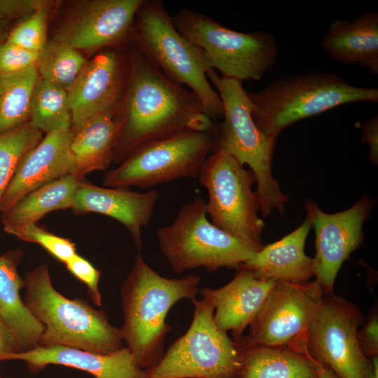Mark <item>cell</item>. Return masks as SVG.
Returning a JSON list of instances; mask_svg holds the SVG:
<instances>
[{
	"mask_svg": "<svg viewBox=\"0 0 378 378\" xmlns=\"http://www.w3.org/2000/svg\"><path fill=\"white\" fill-rule=\"evenodd\" d=\"M205 113L198 97L150 64L134 45L130 69L117 116L121 126L115 162L139 145L183 130Z\"/></svg>",
	"mask_w": 378,
	"mask_h": 378,
	"instance_id": "1",
	"label": "cell"
},
{
	"mask_svg": "<svg viewBox=\"0 0 378 378\" xmlns=\"http://www.w3.org/2000/svg\"><path fill=\"white\" fill-rule=\"evenodd\" d=\"M199 276L166 278L153 270L138 253L120 286L122 340L136 365L148 370L164 354V342L172 326L166 322L169 309L178 301H191L200 293Z\"/></svg>",
	"mask_w": 378,
	"mask_h": 378,
	"instance_id": "2",
	"label": "cell"
},
{
	"mask_svg": "<svg viewBox=\"0 0 378 378\" xmlns=\"http://www.w3.org/2000/svg\"><path fill=\"white\" fill-rule=\"evenodd\" d=\"M24 302L43 325L38 346H62L100 354L122 347L120 328L112 325L106 312L80 298L69 299L52 285L49 266L43 262L23 279Z\"/></svg>",
	"mask_w": 378,
	"mask_h": 378,
	"instance_id": "3",
	"label": "cell"
},
{
	"mask_svg": "<svg viewBox=\"0 0 378 378\" xmlns=\"http://www.w3.org/2000/svg\"><path fill=\"white\" fill-rule=\"evenodd\" d=\"M248 96L258 128L276 139L290 125L335 107L377 103L378 89L352 85L335 73L310 71L275 79Z\"/></svg>",
	"mask_w": 378,
	"mask_h": 378,
	"instance_id": "4",
	"label": "cell"
},
{
	"mask_svg": "<svg viewBox=\"0 0 378 378\" xmlns=\"http://www.w3.org/2000/svg\"><path fill=\"white\" fill-rule=\"evenodd\" d=\"M206 76L217 89L223 106V121L218 123L216 150L228 153L241 165L250 167L264 217L270 216L274 209L282 215L288 196L281 191L272 173L276 139L258 128L241 81L220 76L212 69Z\"/></svg>",
	"mask_w": 378,
	"mask_h": 378,
	"instance_id": "5",
	"label": "cell"
},
{
	"mask_svg": "<svg viewBox=\"0 0 378 378\" xmlns=\"http://www.w3.org/2000/svg\"><path fill=\"white\" fill-rule=\"evenodd\" d=\"M134 46L172 80L188 86L212 120L223 118V106L207 78L210 67L203 51L176 29L160 0H143L135 18Z\"/></svg>",
	"mask_w": 378,
	"mask_h": 378,
	"instance_id": "6",
	"label": "cell"
},
{
	"mask_svg": "<svg viewBox=\"0 0 378 378\" xmlns=\"http://www.w3.org/2000/svg\"><path fill=\"white\" fill-rule=\"evenodd\" d=\"M205 203L197 195L182 206L171 225L157 230L160 251L176 274L200 267L210 272L223 267L237 270L264 246L216 227L208 219Z\"/></svg>",
	"mask_w": 378,
	"mask_h": 378,
	"instance_id": "7",
	"label": "cell"
},
{
	"mask_svg": "<svg viewBox=\"0 0 378 378\" xmlns=\"http://www.w3.org/2000/svg\"><path fill=\"white\" fill-rule=\"evenodd\" d=\"M172 20L178 31L203 51L210 67L222 77L258 81L277 59L276 41L267 31H237L189 8Z\"/></svg>",
	"mask_w": 378,
	"mask_h": 378,
	"instance_id": "8",
	"label": "cell"
},
{
	"mask_svg": "<svg viewBox=\"0 0 378 378\" xmlns=\"http://www.w3.org/2000/svg\"><path fill=\"white\" fill-rule=\"evenodd\" d=\"M218 123L206 132L183 129L146 141L134 148L116 168L108 171V188H149L181 178L197 177L216 150Z\"/></svg>",
	"mask_w": 378,
	"mask_h": 378,
	"instance_id": "9",
	"label": "cell"
},
{
	"mask_svg": "<svg viewBox=\"0 0 378 378\" xmlns=\"http://www.w3.org/2000/svg\"><path fill=\"white\" fill-rule=\"evenodd\" d=\"M192 322L172 342L160 361L146 370V378H238L242 349L214 321V307L207 296L192 300Z\"/></svg>",
	"mask_w": 378,
	"mask_h": 378,
	"instance_id": "10",
	"label": "cell"
},
{
	"mask_svg": "<svg viewBox=\"0 0 378 378\" xmlns=\"http://www.w3.org/2000/svg\"><path fill=\"white\" fill-rule=\"evenodd\" d=\"M197 176L208 192L205 209L211 222L235 237L262 244L265 224L258 215L260 205L252 189L255 183L252 172L228 153L216 150L208 156Z\"/></svg>",
	"mask_w": 378,
	"mask_h": 378,
	"instance_id": "11",
	"label": "cell"
},
{
	"mask_svg": "<svg viewBox=\"0 0 378 378\" xmlns=\"http://www.w3.org/2000/svg\"><path fill=\"white\" fill-rule=\"evenodd\" d=\"M363 322L352 302L332 295L323 297L306 335V355L338 378H369L371 360L357 337Z\"/></svg>",
	"mask_w": 378,
	"mask_h": 378,
	"instance_id": "12",
	"label": "cell"
},
{
	"mask_svg": "<svg viewBox=\"0 0 378 378\" xmlns=\"http://www.w3.org/2000/svg\"><path fill=\"white\" fill-rule=\"evenodd\" d=\"M323 295L316 281H278L246 340L254 345L284 346L306 355V335Z\"/></svg>",
	"mask_w": 378,
	"mask_h": 378,
	"instance_id": "13",
	"label": "cell"
},
{
	"mask_svg": "<svg viewBox=\"0 0 378 378\" xmlns=\"http://www.w3.org/2000/svg\"><path fill=\"white\" fill-rule=\"evenodd\" d=\"M304 205L315 230V281L323 294L331 295L342 265L363 243V225L370 216L373 201L365 195L349 209L335 214L322 211L310 200Z\"/></svg>",
	"mask_w": 378,
	"mask_h": 378,
	"instance_id": "14",
	"label": "cell"
},
{
	"mask_svg": "<svg viewBox=\"0 0 378 378\" xmlns=\"http://www.w3.org/2000/svg\"><path fill=\"white\" fill-rule=\"evenodd\" d=\"M143 0L83 1L59 28L54 39L76 50L95 51L136 38V14Z\"/></svg>",
	"mask_w": 378,
	"mask_h": 378,
	"instance_id": "15",
	"label": "cell"
},
{
	"mask_svg": "<svg viewBox=\"0 0 378 378\" xmlns=\"http://www.w3.org/2000/svg\"><path fill=\"white\" fill-rule=\"evenodd\" d=\"M130 69V59L117 50L106 49L86 61L66 88L73 131L90 118L102 114L116 115Z\"/></svg>",
	"mask_w": 378,
	"mask_h": 378,
	"instance_id": "16",
	"label": "cell"
},
{
	"mask_svg": "<svg viewBox=\"0 0 378 378\" xmlns=\"http://www.w3.org/2000/svg\"><path fill=\"white\" fill-rule=\"evenodd\" d=\"M73 130L49 133L19 163L0 202L4 213L32 191L70 174Z\"/></svg>",
	"mask_w": 378,
	"mask_h": 378,
	"instance_id": "17",
	"label": "cell"
},
{
	"mask_svg": "<svg viewBox=\"0 0 378 378\" xmlns=\"http://www.w3.org/2000/svg\"><path fill=\"white\" fill-rule=\"evenodd\" d=\"M159 196L155 190L139 192L128 188H103L80 181L71 209L76 214L97 213L114 218L127 228L140 250L141 227L149 223Z\"/></svg>",
	"mask_w": 378,
	"mask_h": 378,
	"instance_id": "18",
	"label": "cell"
},
{
	"mask_svg": "<svg viewBox=\"0 0 378 378\" xmlns=\"http://www.w3.org/2000/svg\"><path fill=\"white\" fill-rule=\"evenodd\" d=\"M21 360L29 371L37 374L49 365L73 368L90 373L94 378H146L126 346L111 354H100L62 346H41L7 355L4 360Z\"/></svg>",
	"mask_w": 378,
	"mask_h": 378,
	"instance_id": "19",
	"label": "cell"
},
{
	"mask_svg": "<svg viewBox=\"0 0 378 378\" xmlns=\"http://www.w3.org/2000/svg\"><path fill=\"white\" fill-rule=\"evenodd\" d=\"M277 282L258 279L239 267L235 276L225 286L217 289L202 288L200 293L212 300L216 326L223 331H231L234 341H238L245 328L253 323Z\"/></svg>",
	"mask_w": 378,
	"mask_h": 378,
	"instance_id": "20",
	"label": "cell"
},
{
	"mask_svg": "<svg viewBox=\"0 0 378 378\" xmlns=\"http://www.w3.org/2000/svg\"><path fill=\"white\" fill-rule=\"evenodd\" d=\"M312 227L309 214L303 223L272 244L264 245L239 267L260 279L304 283L314 276V260L304 253Z\"/></svg>",
	"mask_w": 378,
	"mask_h": 378,
	"instance_id": "21",
	"label": "cell"
},
{
	"mask_svg": "<svg viewBox=\"0 0 378 378\" xmlns=\"http://www.w3.org/2000/svg\"><path fill=\"white\" fill-rule=\"evenodd\" d=\"M22 257L20 248L0 255V321L13 339L16 353L38 346L44 330L20 296L24 281L17 267Z\"/></svg>",
	"mask_w": 378,
	"mask_h": 378,
	"instance_id": "22",
	"label": "cell"
},
{
	"mask_svg": "<svg viewBox=\"0 0 378 378\" xmlns=\"http://www.w3.org/2000/svg\"><path fill=\"white\" fill-rule=\"evenodd\" d=\"M325 51L337 62L358 64L378 74V13L370 10L352 21L334 19L321 40Z\"/></svg>",
	"mask_w": 378,
	"mask_h": 378,
	"instance_id": "23",
	"label": "cell"
},
{
	"mask_svg": "<svg viewBox=\"0 0 378 378\" xmlns=\"http://www.w3.org/2000/svg\"><path fill=\"white\" fill-rule=\"evenodd\" d=\"M116 115H95L73 131L70 174L78 181L94 171L105 170L114 161L120 131Z\"/></svg>",
	"mask_w": 378,
	"mask_h": 378,
	"instance_id": "24",
	"label": "cell"
},
{
	"mask_svg": "<svg viewBox=\"0 0 378 378\" xmlns=\"http://www.w3.org/2000/svg\"><path fill=\"white\" fill-rule=\"evenodd\" d=\"M242 363L238 378H318L316 364L284 346H257L241 337Z\"/></svg>",
	"mask_w": 378,
	"mask_h": 378,
	"instance_id": "25",
	"label": "cell"
},
{
	"mask_svg": "<svg viewBox=\"0 0 378 378\" xmlns=\"http://www.w3.org/2000/svg\"><path fill=\"white\" fill-rule=\"evenodd\" d=\"M79 181L67 174L32 191L2 213L4 230L15 235L26 226L36 223L48 213L71 209Z\"/></svg>",
	"mask_w": 378,
	"mask_h": 378,
	"instance_id": "26",
	"label": "cell"
},
{
	"mask_svg": "<svg viewBox=\"0 0 378 378\" xmlns=\"http://www.w3.org/2000/svg\"><path fill=\"white\" fill-rule=\"evenodd\" d=\"M38 80L36 66L14 74H0V135L29 122Z\"/></svg>",
	"mask_w": 378,
	"mask_h": 378,
	"instance_id": "27",
	"label": "cell"
},
{
	"mask_svg": "<svg viewBox=\"0 0 378 378\" xmlns=\"http://www.w3.org/2000/svg\"><path fill=\"white\" fill-rule=\"evenodd\" d=\"M29 120L34 127L46 133L71 130V114L66 90L38 78Z\"/></svg>",
	"mask_w": 378,
	"mask_h": 378,
	"instance_id": "28",
	"label": "cell"
},
{
	"mask_svg": "<svg viewBox=\"0 0 378 378\" xmlns=\"http://www.w3.org/2000/svg\"><path fill=\"white\" fill-rule=\"evenodd\" d=\"M85 62L79 50L53 38L40 52L36 66L41 78L66 90Z\"/></svg>",
	"mask_w": 378,
	"mask_h": 378,
	"instance_id": "29",
	"label": "cell"
},
{
	"mask_svg": "<svg viewBox=\"0 0 378 378\" xmlns=\"http://www.w3.org/2000/svg\"><path fill=\"white\" fill-rule=\"evenodd\" d=\"M42 139L29 121L0 135V202L21 160Z\"/></svg>",
	"mask_w": 378,
	"mask_h": 378,
	"instance_id": "30",
	"label": "cell"
},
{
	"mask_svg": "<svg viewBox=\"0 0 378 378\" xmlns=\"http://www.w3.org/2000/svg\"><path fill=\"white\" fill-rule=\"evenodd\" d=\"M50 6L40 8L10 31L6 41L40 52L47 43L46 20Z\"/></svg>",
	"mask_w": 378,
	"mask_h": 378,
	"instance_id": "31",
	"label": "cell"
},
{
	"mask_svg": "<svg viewBox=\"0 0 378 378\" xmlns=\"http://www.w3.org/2000/svg\"><path fill=\"white\" fill-rule=\"evenodd\" d=\"M15 236L23 241L39 244L64 264L77 254L76 245L70 239L55 235L36 223L26 226Z\"/></svg>",
	"mask_w": 378,
	"mask_h": 378,
	"instance_id": "32",
	"label": "cell"
},
{
	"mask_svg": "<svg viewBox=\"0 0 378 378\" xmlns=\"http://www.w3.org/2000/svg\"><path fill=\"white\" fill-rule=\"evenodd\" d=\"M39 54L5 41L0 46V74H14L36 66Z\"/></svg>",
	"mask_w": 378,
	"mask_h": 378,
	"instance_id": "33",
	"label": "cell"
},
{
	"mask_svg": "<svg viewBox=\"0 0 378 378\" xmlns=\"http://www.w3.org/2000/svg\"><path fill=\"white\" fill-rule=\"evenodd\" d=\"M65 265L70 273L85 284L88 293L94 304L101 307L102 295L99 288V282L102 272L78 253Z\"/></svg>",
	"mask_w": 378,
	"mask_h": 378,
	"instance_id": "34",
	"label": "cell"
},
{
	"mask_svg": "<svg viewBox=\"0 0 378 378\" xmlns=\"http://www.w3.org/2000/svg\"><path fill=\"white\" fill-rule=\"evenodd\" d=\"M47 0H0V18L6 20L27 18L40 8L50 6Z\"/></svg>",
	"mask_w": 378,
	"mask_h": 378,
	"instance_id": "35",
	"label": "cell"
},
{
	"mask_svg": "<svg viewBox=\"0 0 378 378\" xmlns=\"http://www.w3.org/2000/svg\"><path fill=\"white\" fill-rule=\"evenodd\" d=\"M358 330L357 337L359 346L368 358L378 354V314L375 309L369 315L365 322Z\"/></svg>",
	"mask_w": 378,
	"mask_h": 378,
	"instance_id": "36",
	"label": "cell"
},
{
	"mask_svg": "<svg viewBox=\"0 0 378 378\" xmlns=\"http://www.w3.org/2000/svg\"><path fill=\"white\" fill-rule=\"evenodd\" d=\"M362 142L370 146L369 160L374 164L378 162V115L377 114L363 125Z\"/></svg>",
	"mask_w": 378,
	"mask_h": 378,
	"instance_id": "37",
	"label": "cell"
},
{
	"mask_svg": "<svg viewBox=\"0 0 378 378\" xmlns=\"http://www.w3.org/2000/svg\"><path fill=\"white\" fill-rule=\"evenodd\" d=\"M16 353L14 340L4 324L0 321V361L10 354Z\"/></svg>",
	"mask_w": 378,
	"mask_h": 378,
	"instance_id": "38",
	"label": "cell"
},
{
	"mask_svg": "<svg viewBox=\"0 0 378 378\" xmlns=\"http://www.w3.org/2000/svg\"><path fill=\"white\" fill-rule=\"evenodd\" d=\"M9 33L8 21L0 18V46L6 41Z\"/></svg>",
	"mask_w": 378,
	"mask_h": 378,
	"instance_id": "39",
	"label": "cell"
},
{
	"mask_svg": "<svg viewBox=\"0 0 378 378\" xmlns=\"http://www.w3.org/2000/svg\"><path fill=\"white\" fill-rule=\"evenodd\" d=\"M318 378H338L336 374L330 370L315 363Z\"/></svg>",
	"mask_w": 378,
	"mask_h": 378,
	"instance_id": "40",
	"label": "cell"
},
{
	"mask_svg": "<svg viewBox=\"0 0 378 378\" xmlns=\"http://www.w3.org/2000/svg\"><path fill=\"white\" fill-rule=\"evenodd\" d=\"M370 360L372 365L369 378H378V357L374 356Z\"/></svg>",
	"mask_w": 378,
	"mask_h": 378,
	"instance_id": "41",
	"label": "cell"
},
{
	"mask_svg": "<svg viewBox=\"0 0 378 378\" xmlns=\"http://www.w3.org/2000/svg\"><path fill=\"white\" fill-rule=\"evenodd\" d=\"M25 378H35V377H25Z\"/></svg>",
	"mask_w": 378,
	"mask_h": 378,
	"instance_id": "42",
	"label": "cell"
},
{
	"mask_svg": "<svg viewBox=\"0 0 378 378\" xmlns=\"http://www.w3.org/2000/svg\"><path fill=\"white\" fill-rule=\"evenodd\" d=\"M0 378H3L1 374H0Z\"/></svg>",
	"mask_w": 378,
	"mask_h": 378,
	"instance_id": "43",
	"label": "cell"
}]
</instances>
